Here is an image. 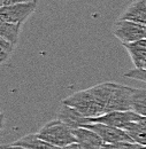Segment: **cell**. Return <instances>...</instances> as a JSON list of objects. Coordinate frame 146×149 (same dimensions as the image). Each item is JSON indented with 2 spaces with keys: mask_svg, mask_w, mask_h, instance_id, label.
Masks as SVG:
<instances>
[{
  "mask_svg": "<svg viewBox=\"0 0 146 149\" xmlns=\"http://www.w3.org/2000/svg\"><path fill=\"white\" fill-rule=\"evenodd\" d=\"M132 90L133 87L110 81L90 87L92 94L102 106L105 113L115 110H132Z\"/></svg>",
  "mask_w": 146,
  "mask_h": 149,
  "instance_id": "obj_1",
  "label": "cell"
},
{
  "mask_svg": "<svg viewBox=\"0 0 146 149\" xmlns=\"http://www.w3.org/2000/svg\"><path fill=\"white\" fill-rule=\"evenodd\" d=\"M37 134L43 140L54 146H58L60 148L76 142V138H75L73 129L58 118L45 124L37 132Z\"/></svg>",
  "mask_w": 146,
  "mask_h": 149,
  "instance_id": "obj_2",
  "label": "cell"
},
{
  "mask_svg": "<svg viewBox=\"0 0 146 149\" xmlns=\"http://www.w3.org/2000/svg\"><path fill=\"white\" fill-rule=\"evenodd\" d=\"M62 103L75 108L85 117H98L105 113L102 106L92 94L90 88L75 92L63 99Z\"/></svg>",
  "mask_w": 146,
  "mask_h": 149,
  "instance_id": "obj_3",
  "label": "cell"
},
{
  "mask_svg": "<svg viewBox=\"0 0 146 149\" xmlns=\"http://www.w3.org/2000/svg\"><path fill=\"white\" fill-rule=\"evenodd\" d=\"M112 32L122 45L146 39V25L130 21L119 19L113 25Z\"/></svg>",
  "mask_w": 146,
  "mask_h": 149,
  "instance_id": "obj_4",
  "label": "cell"
},
{
  "mask_svg": "<svg viewBox=\"0 0 146 149\" xmlns=\"http://www.w3.org/2000/svg\"><path fill=\"white\" fill-rule=\"evenodd\" d=\"M38 1H27L12 6H4L0 8V21L23 24L36 10Z\"/></svg>",
  "mask_w": 146,
  "mask_h": 149,
  "instance_id": "obj_5",
  "label": "cell"
},
{
  "mask_svg": "<svg viewBox=\"0 0 146 149\" xmlns=\"http://www.w3.org/2000/svg\"><path fill=\"white\" fill-rule=\"evenodd\" d=\"M140 117H142L140 115H138L133 110H123V111L115 110V111L106 112L98 117H88V119H89V124L90 123H101V124H106L110 126L124 130L130 123L139 120Z\"/></svg>",
  "mask_w": 146,
  "mask_h": 149,
  "instance_id": "obj_6",
  "label": "cell"
},
{
  "mask_svg": "<svg viewBox=\"0 0 146 149\" xmlns=\"http://www.w3.org/2000/svg\"><path fill=\"white\" fill-rule=\"evenodd\" d=\"M83 126L89 127L92 131H94L95 133H98L105 143H114V142H120V141L133 142L131 136L127 133V131L123 129L110 126V125L101 124V123H90V124H85Z\"/></svg>",
  "mask_w": 146,
  "mask_h": 149,
  "instance_id": "obj_7",
  "label": "cell"
},
{
  "mask_svg": "<svg viewBox=\"0 0 146 149\" xmlns=\"http://www.w3.org/2000/svg\"><path fill=\"white\" fill-rule=\"evenodd\" d=\"M74 134L76 138V142L82 149H102L105 146V142L99 136V134L89 127L82 126L75 129Z\"/></svg>",
  "mask_w": 146,
  "mask_h": 149,
  "instance_id": "obj_8",
  "label": "cell"
},
{
  "mask_svg": "<svg viewBox=\"0 0 146 149\" xmlns=\"http://www.w3.org/2000/svg\"><path fill=\"white\" fill-rule=\"evenodd\" d=\"M56 118L60 119V120H62L65 124H67L73 130L78 129V127H82L85 124H89L88 117L83 116L81 112L78 111V110H76L73 107L67 106V104H63V103H62V106L60 107V109L58 111Z\"/></svg>",
  "mask_w": 146,
  "mask_h": 149,
  "instance_id": "obj_9",
  "label": "cell"
},
{
  "mask_svg": "<svg viewBox=\"0 0 146 149\" xmlns=\"http://www.w3.org/2000/svg\"><path fill=\"white\" fill-rule=\"evenodd\" d=\"M126 49L128 51L135 68H146V39H142L135 42L123 44Z\"/></svg>",
  "mask_w": 146,
  "mask_h": 149,
  "instance_id": "obj_10",
  "label": "cell"
},
{
  "mask_svg": "<svg viewBox=\"0 0 146 149\" xmlns=\"http://www.w3.org/2000/svg\"><path fill=\"white\" fill-rule=\"evenodd\" d=\"M120 19H130L146 25V0H135L122 13Z\"/></svg>",
  "mask_w": 146,
  "mask_h": 149,
  "instance_id": "obj_11",
  "label": "cell"
},
{
  "mask_svg": "<svg viewBox=\"0 0 146 149\" xmlns=\"http://www.w3.org/2000/svg\"><path fill=\"white\" fill-rule=\"evenodd\" d=\"M13 143L27 149H61L58 146H54V145L43 140L37 133L27 134V135L20 138L16 141H14Z\"/></svg>",
  "mask_w": 146,
  "mask_h": 149,
  "instance_id": "obj_12",
  "label": "cell"
},
{
  "mask_svg": "<svg viewBox=\"0 0 146 149\" xmlns=\"http://www.w3.org/2000/svg\"><path fill=\"white\" fill-rule=\"evenodd\" d=\"M21 28H22V24L0 21V38H4L7 41L12 42L13 45L18 46Z\"/></svg>",
  "mask_w": 146,
  "mask_h": 149,
  "instance_id": "obj_13",
  "label": "cell"
},
{
  "mask_svg": "<svg viewBox=\"0 0 146 149\" xmlns=\"http://www.w3.org/2000/svg\"><path fill=\"white\" fill-rule=\"evenodd\" d=\"M124 130L131 136L133 142L146 147V126L144 124H142L139 120H136L130 123Z\"/></svg>",
  "mask_w": 146,
  "mask_h": 149,
  "instance_id": "obj_14",
  "label": "cell"
},
{
  "mask_svg": "<svg viewBox=\"0 0 146 149\" xmlns=\"http://www.w3.org/2000/svg\"><path fill=\"white\" fill-rule=\"evenodd\" d=\"M132 110L143 117L146 116V88L132 90Z\"/></svg>",
  "mask_w": 146,
  "mask_h": 149,
  "instance_id": "obj_15",
  "label": "cell"
},
{
  "mask_svg": "<svg viewBox=\"0 0 146 149\" xmlns=\"http://www.w3.org/2000/svg\"><path fill=\"white\" fill-rule=\"evenodd\" d=\"M15 45H13L12 42L7 41L4 38H0V62L4 64L6 63L11 56L13 55L14 51H15Z\"/></svg>",
  "mask_w": 146,
  "mask_h": 149,
  "instance_id": "obj_16",
  "label": "cell"
},
{
  "mask_svg": "<svg viewBox=\"0 0 146 149\" xmlns=\"http://www.w3.org/2000/svg\"><path fill=\"white\" fill-rule=\"evenodd\" d=\"M143 146L136 143V142H130V141H120V142H114V143H105L102 149H142Z\"/></svg>",
  "mask_w": 146,
  "mask_h": 149,
  "instance_id": "obj_17",
  "label": "cell"
},
{
  "mask_svg": "<svg viewBox=\"0 0 146 149\" xmlns=\"http://www.w3.org/2000/svg\"><path fill=\"white\" fill-rule=\"evenodd\" d=\"M123 76L126 78H131V79H135V80H140V81L146 83V68L145 69H142V68L131 69V70L127 71Z\"/></svg>",
  "mask_w": 146,
  "mask_h": 149,
  "instance_id": "obj_18",
  "label": "cell"
},
{
  "mask_svg": "<svg viewBox=\"0 0 146 149\" xmlns=\"http://www.w3.org/2000/svg\"><path fill=\"white\" fill-rule=\"evenodd\" d=\"M27 1H34V0H0V6H12V5H16L21 2H27Z\"/></svg>",
  "mask_w": 146,
  "mask_h": 149,
  "instance_id": "obj_19",
  "label": "cell"
},
{
  "mask_svg": "<svg viewBox=\"0 0 146 149\" xmlns=\"http://www.w3.org/2000/svg\"><path fill=\"white\" fill-rule=\"evenodd\" d=\"M0 149H27L24 147H21V146H16L14 143H11V145H2Z\"/></svg>",
  "mask_w": 146,
  "mask_h": 149,
  "instance_id": "obj_20",
  "label": "cell"
},
{
  "mask_svg": "<svg viewBox=\"0 0 146 149\" xmlns=\"http://www.w3.org/2000/svg\"><path fill=\"white\" fill-rule=\"evenodd\" d=\"M61 149H82V148H81V146H79L77 142H75V143L68 145V146H66V147H62Z\"/></svg>",
  "mask_w": 146,
  "mask_h": 149,
  "instance_id": "obj_21",
  "label": "cell"
},
{
  "mask_svg": "<svg viewBox=\"0 0 146 149\" xmlns=\"http://www.w3.org/2000/svg\"><path fill=\"white\" fill-rule=\"evenodd\" d=\"M139 122H140L142 124H144V125L146 126V116L145 117H143V116H142V117H140V119H139Z\"/></svg>",
  "mask_w": 146,
  "mask_h": 149,
  "instance_id": "obj_22",
  "label": "cell"
},
{
  "mask_svg": "<svg viewBox=\"0 0 146 149\" xmlns=\"http://www.w3.org/2000/svg\"><path fill=\"white\" fill-rule=\"evenodd\" d=\"M142 149H146V147H143V148H142Z\"/></svg>",
  "mask_w": 146,
  "mask_h": 149,
  "instance_id": "obj_23",
  "label": "cell"
}]
</instances>
